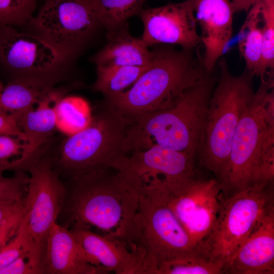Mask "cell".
Segmentation results:
<instances>
[{"mask_svg":"<svg viewBox=\"0 0 274 274\" xmlns=\"http://www.w3.org/2000/svg\"><path fill=\"white\" fill-rule=\"evenodd\" d=\"M207 75L184 90L169 108L140 116L129 125L127 153L161 146L197 160L202 150L210 100L216 80Z\"/></svg>","mask_w":274,"mask_h":274,"instance_id":"obj_1","label":"cell"},{"mask_svg":"<svg viewBox=\"0 0 274 274\" xmlns=\"http://www.w3.org/2000/svg\"><path fill=\"white\" fill-rule=\"evenodd\" d=\"M111 170L64 182L66 193L60 214L65 219L63 226L83 227L126 240L139 197Z\"/></svg>","mask_w":274,"mask_h":274,"instance_id":"obj_2","label":"cell"},{"mask_svg":"<svg viewBox=\"0 0 274 274\" xmlns=\"http://www.w3.org/2000/svg\"><path fill=\"white\" fill-rule=\"evenodd\" d=\"M194 50L155 48L150 64L132 86L104 100L129 122L169 108L184 90L210 74Z\"/></svg>","mask_w":274,"mask_h":274,"instance_id":"obj_3","label":"cell"},{"mask_svg":"<svg viewBox=\"0 0 274 274\" xmlns=\"http://www.w3.org/2000/svg\"><path fill=\"white\" fill-rule=\"evenodd\" d=\"M273 79L263 78L235 131L218 180L224 196L257 184L263 159L274 157Z\"/></svg>","mask_w":274,"mask_h":274,"instance_id":"obj_4","label":"cell"},{"mask_svg":"<svg viewBox=\"0 0 274 274\" xmlns=\"http://www.w3.org/2000/svg\"><path fill=\"white\" fill-rule=\"evenodd\" d=\"M130 123L105 100L91 116L89 124L52 148L54 167L67 180L111 168L125 155Z\"/></svg>","mask_w":274,"mask_h":274,"instance_id":"obj_5","label":"cell"},{"mask_svg":"<svg viewBox=\"0 0 274 274\" xmlns=\"http://www.w3.org/2000/svg\"><path fill=\"white\" fill-rule=\"evenodd\" d=\"M219 65L220 76L210 100L203 146L197 159L218 180L227 162L238 124L255 93L252 74L245 70L241 75H232L224 58Z\"/></svg>","mask_w":274,"mask_h":274,"instance_id":"obj_6","label":"cell"},{"mask_svg":"<svg viewBox=\"0 0 274 274\" xmlns=\"http://www.w3.org/2000/svg\"><path fill=\"white\" fill-rule=\"evenodd\" d=\"M53 145H48L24 170L30 174L21 222L24 249L39 274H44L49 233L60 215L66 193L65 184L53 166Z\"/></svg>","mask_w":274,"mask_h":274,"instance_id":"obj_7","label":"cell"},{"mask_svg":"<svg viewBox=\"0 0 274 274\" xmlns=\"http://www.w3.org/2000/svg\"><path fill=\"white\" fill-rule=\"evenodd\" d=\"M273 193V183H270L255 185L228 196L221 193L215 224L195 251L223 267L274 208Z\"/></svg>","mask_w":274,"mask_h":274,"instance_id":"obj_8","label":"cell"},{"mask_svg":"<svg viewBox=\"0 0 274 274\" xmlns=\"http://www.w3.org/2000/svg\"><path fill=\"white\" fill-rule=\"evenodd\" d=\"M125 241L140 257L145 273L156 274L162 262L195 251L166 202L143 197Z\"/></svg>","mask_w":274,"mask_h":274,"instance_id":"obj_9","label":"cell"},{"mask_svg":"<svg viewBox=\"0 0 274 274\" xmlns=\"http://www.w3.org/2000/svg\"><path fill=\"white\" fill-rule=\"evenodd\" d=\"M196 161L184 152L156 145L128 152L112 168L139 197L155 200L180 181L195 175Z\"/></svg>","mask_w":274,"mask_h":274,"instance_id":"obj_10","label":"cell"},{"mask_svg":"<svg viewBox=\"0 0 274 274\" xmlns=\"http://www.w3.org/2000/svg\"><path fill=\"white\" fill-rule=\"evenodd\" d=\"M72 62L39 36L0 27V67L10 80L54 86Z\"/></svg>","mask_w":274,"mask_h":274,"instance_id":"obj_11","label":"cell"},{"mask_svg":"<svg viewBox=\"0 0 274 274\" xmlns=\"http://www.w3.org/2000/svg\"><path fill=\"white\" fill-rule=\"evenodd\" d=\"M30 22L72 61L100 26L88 0H46Z\"/></svg>","mask_w":274,"mask_h":274,"instance_id":"obj_12","label":"cell"},{"mask_svg":"<svg viewBox=\"0 0 274 274\" xmlns=\"http://www.w3.org/2000/svg\"><path fill=\"white\" fill-rule=\"evenodd\" d=\"M221 187L216 178L189 177L169 194L166 203L187 234L195 251L208 236L220 208Z\"/></svg>","mask_w":274,"mask_h":274,"instance_id":"obj_13","label":"cell"},{"mask_svg":"<svg viewBox=\"0 0 274 274\" xmlns=\"http://www.w3.org/2000/svg\"><path fill=\"white\" fill-rule=\"evenodd\" d=\"M195 0L143 8L138 15L144 25L142 39L149 46L177 45L184 50L194 49L201 43L197 31Z\"/></svg>","mask_w":274,"mask_h":274,"instance_id":"obj_14","label":"cell"},{"mask_svg":"<svg viewBox=\"0 0 274 274\" xmlns=\"http://www.w3.org/2000/svg\"><path fill=\"white\" fill-rule=\"evenodd\" d=\"M234 12L229 0H195V17L204 48L202 63L208 73H212L232 38Z\"/></svg>","mask_w":274,"mask_h":274,"instance_id":"obj_15","label":"cell"},{"mask_svg":"<svg viewBox=\"0 0 274 274\" xmlns=\"http://www.w3.org/2000/svg\"><path fill=\"white\" fill-rule=\"evenodd\" d=\"M67 91L54 88L38 104L36 109H30L13 116L25 133L26 143L21 156L10 162L8 170L20 171L43 146L54 138L58 124L57 104Z\"/></svg>","mask_w":274,"mask_h":274,"instance_id":"obj_16","label":"cell"},{"mask_svg":"<svg viewBox=\"0 0 274 274\" xmlns=\"http://www.w3.org/2000/svg\"><path fill=\"white\" fill-rule=\"evenodd\" d=\"M44 274H102L108 272L82 247L70 229L54 223L49 233Z\"/></svg>","mask_w":274,"mask_h":274,"instance_id":"obj_17","label":"cell"},{"mask_svg":"<svg viewBox=\"0 0 274 274\" xmlns=\"http://www.w3.org/2000/svg\"><path fill=\"white\" fill-rule=\"evenodd\" d=\"M223 273H274V208L263 217L223 267Z\"/></svg>","mask_w":274,"mask_h":274,"instance_id":"obj_18","label":"cell"},{"mask_svg":"<svg viewBox=\"0 0 274 274\" xmlns=\"http://www.w3.org/2000/svg\"><path fill=\"white\" fill-rule=\"evenodd\" d=\"M69 229L84 249L108 273H145L142 259L125 241L106 236L83 227Z\"/></svg>","mask_w":274,"mask_h":274,"instance_id":"obj_19","label":"cell"},{"mask_svg":"<svg viewBox=\"0 0 274 274\" xmlns=\"http://www.w3.org/2000/svg\"><path fill=\"white\" fill-rule=\"evenodd\" d=\"M107 43L92 58L96 65L147 66L152 61V51L142 38L132 36L127 23L107 33Z\"/></svg>","mask_w":274,"mask_h":274,"instance_id":"obj_20","label":"cell"},{"mask_svg":"<svg viewBox=\"0 0 274 274\" xmlns=\"http://www.w3.org/2000/svg\"><path fill=\"white\" fill-rule=\"evenodd\" d=\"M239 32L238 50L246 63V71L253 76L259 75L262 39V20L257 3L248 11Z\"/></svg>","mask_w":274,"mask_h":274,"instance_id":"obj_21","label":"cell"},{"mask_svg":"<svg viewBox=\"0 0 274 274\" xmlns=\"http://www.w3.org/2000/svg\"><path fill=\"white\" fill-rule=\"evenodd\" d=\"M18 80H10L0 92V110L15 116L33 108L53 89Z\"/></svg>","mask_w":274,"mask_h":274,"instance_id":"obj_22","label":"cell"},{"mask_svg":"<svg viewBox=\"0 0 274 274\" xmlns=\"http://www.w3.org/2000/svg\"><path fill=\"white\" fill-rule=\"evenodd\" d=\"M147 0H88L100 26L107 33L128 23L129 18L138 15Z\"/></svg>","mask_w":274,"mask_h":274,"instance_id":"obj_23","label":"cell"},{"mask_svg":"<svg viewBox=\"0 0 274 274\" xmlns=\"http://www.w3.org/2000/svg\"><path fill=\"white\" fill-rule=\"evenodd\" d=\"M148 65H97L96 78L91 88L102 93L105 98L116 95L132 85Z\"/></svg>","mask_w":274,"mask_h":274,"instance_id":"obj_24","label":"cell"},{"mask_svg":"<svg viewBox=\"0 0 274 274\" xmlns=\"http://www.w3.org/2000/svg\"><path fill=\"white\" fill-rule=\"evenodd\" d=\"M223 265L210 261L196 251L162 262L156 274H221Z\"/></svg>","mask_w":274,"mask_h":274,"instance_id":"obj_25","label":"cell"},{"mask_svg":"<svg viewBox=\"0 0 274 274\" xmlns=\"http://www.w3.org/2000/svg\"><path fill=\"white\" fill-rule=\"evenodd\" d=\"M262 20V54L259 76L273 77L274 68V0L259 2Z\"/></svg>","mask_w":274,"mask_h":274,"instance_id":"obj_26","label":"cell"},{"mask_svg":"<svg viewBox=\"0 0 274 274\" xmlns=\"http://www.w3.org/2000/svg\"><path fill=\"white\" fill-rule=\"evenodd\" d=\"M37 0H0V27L30 23Z\"/></svg>","mask_w":274,"mask_h":274,"instance_id":"obj_27","label":"cell"},{"mask_svg":"<svg viewBox=\"0 0 274 274\" xmlns=\"http://www.w3.org/2000/svg\"><path fill=\"white\" fill-rule=\"evenodd\" d=\"M29 176L22 171L15 172L11 177L0 175V200H21L26 194Z\"/></svg>","mask_w":274,"mask_h":274,"instance_id":"obj_28","label":"cell"},{"mask_svg":"<svg viewBox=\"0 0 274 274\" xmlns=\"http://www.w3.org/2000/svg\"><path fill=\"white\" fill-rule=\"evenodd\" d=\"M26 143L17 137L0 134V175L8 170L11 159L21 156Z\"/></svg>","mask_w":274,"mask_h":274,"instance_id":"obj_29","label":"cell"},{"mask_svg":"<svg viewBox=\"0 0 274 274\" xmlns=\"http://www.w3.org/2000/svg\"><path fill=\"white\" fill-rule=\"evenodd\" d=\"M23 244V232L20 223L15 236L0 249V270L25 252Z\"/></svg>","mask_w":274,"mask_h":274,"instance_id":"obj_30","label":"cell"},{"mask_svg":"<svg viewBox=\"0 0 274 274\" xmlns=\"http://www.w3.org/2000/svg\"><path fill=\"white\" fill-rule=\"evenodd\" d=\"M24 212V203L0 222V249L17 234Z\"/></svg>","mask_w":274,"mask_h":274,"instance_id":"obj_31","label":"cell"},{"mask_svg":"<svg viewBox=\"0 0 274 274\" xmlns=\"http://www.w3.org/2000/svg\"><path fill=\"white\" fill-rule=\"evenodd\" d=\"M0 274H39L29 261L27 254L23 253L10 264L0 270Z\"/></svg>","mask_w":274,"mask_h":274,"instance_id":"obj_32","label":"cell"},{"mask_svg":"<svg viewBox=\"0 0 274 274\" xmlns=\"http://www.w3.org/2000/svg\"><path fill=\"white\" fill-rule=\"evenodd\" d=\"M0 134L17 137L26 143V135L19 127L14 117L2 110H0Z\"/></svg>","mask_w":274,"mask_h":274,"instance_id":"obj_33","label":"cell"},{"mask_svg":"<svg viewBox=\"0 0 274 274\" xmlns=\"http://www.w3.org/2000/svg\"><path fill=\"white\" fill-rule=\"evenodd\" d=\"M24 198L21 200H0V222L9 215L21 207Z\"/></svg>","mask_w":274,"mask_h":274,"instance_id":"obj_34","label":"cell"},{"mask_svg":"<svg viewBox=\"0 0 274 274\" xmlns=\"http://www.w3.org/2000/svg\"><path fill=\"white\" fill-rule=\"evenodd\" d=\"M260 0H232L231 3L234 12L244 11L248 12L249 10Z\"/></svg>","mask_w":274,"mask_h":274,"instance_id":"obj_35","label":"cell"},{"mask_svg":"<svg viewBox=\"0 0 274 274\" xmlns=\"http://www.w3.org/2000/svg\"><path fill=\"white\" fill-rule=\"evenodd\" d=\"M4 87V85L0 80V92L2 91Z\"/></svg>","mask_w":274,"mask_h":274,"instance_id":"obj_36","label":"cell"}]
</instances>
